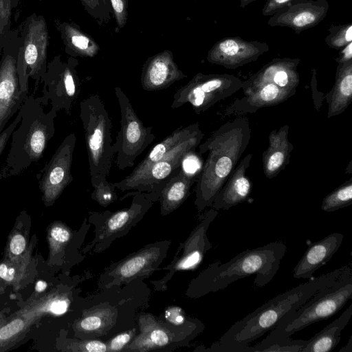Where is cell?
I'll use <instances>...</instances> for the list:
<instances>
[{"instance_id":"obj_1","label":"cell","mask_w":352,"mask_h":352,"mask_svg":"<svg viewBox=\"0 0 352 352\" xmlns=\"http://www.w3.org/2000/svg\"><path fill=\"white\" fill-rule=\"evenodd\" d=\"M350 271H352L351 263L318 277H311L308 281L274 297L234 322L217 342L202 350L251 352L250 344L252 342L273 329L286 315L300 307L318 290Z\"/></svg>"},{"instance_id":"obj_2","label":"cell","mask_w":352,"mask_h":352,"mask_svg":"<svg viewBox=\"0 0 352 352\" xmlns=\"http://www.w3.org/2000/svg\"><path fill=\"white\" fill-rule=\"evenodd\" d=\"M250 138L249 120L239 117L222 124L204 143L199 144V153L208 152V155L196 182L195 205L199 212L212 206L247 148Z\"/></svg>"},{"instance_id":"obj_3","label":"cell","mask_w":352,"mask_h":352,"mask_svg":"<svg viewBox=\"0 0 352 352\" xmlns=\"http://www.w3.org/2000/svg\"><path fill=\"white\" fill-rule=\"evenodd\" d=\"M286 251L285 243L276 241L246 250L225 263L217 261L195 280L194 294L200 296L223 289L231 283L251 275L256 276L254 285L263 287L276 276Z\"/></svg>"},{"instance_id":"obj_4","label":"cell","mask_w":352,"mask_h":352,"mask_svg":"<svg viewBox=\"0 0 352 352\" xmlns=\"http://www.w3.org/2000/svg\"><path fill=\"white\" fill-rule=\"evenodd\" d=\"M21 119L12 131L10 147L0 170V181L19 175L43 156L55 134L57 112L45 111L38 98L28 96L21 109Z\"/></svg>"},{"instance_id":"obj_5","label":"cell","mask_w":352,"mask_h":352,"mask_svg":"<svg viewBox=\"0 0 352 352\" xmlns=\"http://www.w3.org/2000/svg\"><path fill=\"white\" fill-rule=\"evenodd\" d=\"M352 297V271L318 290L304 304L286 315L260 342L265 344L287 340L294 333L340 311Z\"/></svg>"},{"instance_id":"obj_6","label":"cell","mask_w":352,"mask_h":352,"mask_svg":"<svg viewBox=\"0 0 352 352\" xmlns=\"http://www.w3.org/2000/svg\"><path fill=\"white\" fill-rule=\"evenodd\" d=\"M92 187L107 179L115 155L112 144V122L98 94H91L80 102Z\"/></svg>"},{"instance_id":"obj_7","label":"cell","mask_w":352,"mask_h":352,"mask_svg":"<svg viewBox=\"0 0 352 352\" xmlns=\"http://www.w3.org/2000/svg\"><path fill=\"white\" fill-rule=\"evenodd\" d=\"M19 32L21 43L16 69L21 90L28 95L29 78L38 86L47 70L50 35L45 18L36 13L30 14L21 25Z\"/></svg>"},{"instance_id":"obj_8","label":"cell","mask_w":352,"mask_h":352,"mask_svg":"<svg viewBox=\"0 0 352 352\" xmlns=\"http://www.w3.org/2000/svg\"><path fill=\"white\" fill-rule=\"evenodd\" d=\"M242 82L232 74L199 72L177 90L170 107L177 109L188 103L195 113L200 114L220 100L239 91Z\"/></svg>"},{"instance_id":"obj_9","label":"cell","mask_w":352,"mask_h":352,"mask_svg":"<svg viewBox=\"0 0 352 352\" xmlns=\"http://www.w3.org/2000/svg\"><path fill=\"white\" fill-rule=\"evenodd\" d=\"M115 94L120 109V130L113 144L116 166L120 170L133 166L135 159L154 141L151 126H145L137 116L129 98L117 86Z\"/></svg>"},{"instance_id":"obj_10","label":"cell","mask_w":352,"mask_h":352,"mask_svg":"<svg viewBox=\"0 0 352 352\" xmlns=\"http://www.w3.org/2000/svg\"><path fill=\"white\" fill-rule=\"evenodd\" d=\"M78 60L69 56L66 60L60 55L55 56L47 63L43 83L41 98L44 105L50 104L56 112L63 110L70 115L73 104L80 93V83L76 67Z\"/></svg>"},{"instance_id":"obj_11","label":"cell","mask_w":352,"mask_h":352,"mask_svg":"<svg viewBox=\"0 0 352 352\" xmlns=\"http://www.w3.org/2000/svg\"><path fill=\"white\" fill-rule=\"evenodd\" d=\"M21 39L19 28L6 36L0 58V135L28 96L20 88L16 69Z\"/></svg>"},{"instance_id":"obj_12","label":"cell","mask_w":352,"mask_h":352,"mask_svg":"<svg viewBox=\"0 0 352 352\" xmlns=\"http://www.w3.org/2000/svg\"><path fill=\"white\" fill-rule=\"evenodd\" d=\"M170 241L151 243L112 264L101 276L102 286L127 283L149 276L166 255Z\"/></svg>"},{"instance_id":"obj_13","label":"cell","mask_w":352,"mask_h":352,"mask_svg":"<svg viewBox=\"0 0 352 352\" xmlns=\"http://www.w3.org/2000/svg\"><path fill=\"white\" fill-rule=\"evenodd\" d=\"M204 136L202 131L183 141L160 161L153 164L142 175L132 182L121 186L118 190H133L139 192H155L159 196L166 182L182 166L185 157L195 151Z\"/></svg>"},{"instance_id":"obj_14","label":"cell","mask_w":352,"mask_h":352,"mask_svg":"<svg viewBox=\"0 0 352 352\" xmlns=\"http://www.w3.org/2000/svg\"><path fill=\"white\" fill-rule=\"evenodd\" d=\"M131 195L133 199L129 208L104 214L107 218L91 245V247L95 245L94 251L103 250L115 239L124 235L132 226L140 221L153 202L158 201V196L155 192L139 191L129 192L121 199Z\"/></svg>"},{"instance_id":"obj_15","label":"cell","mask_w":352,"mask_h":352,"mask_svg":"<svg viewBox=\"0 0 352 352\" xmlns=\"http://www.w3.org/2000/svg\"><path fill=\"white\" fill-rule=\"evenodd\" d=\"M76 142L74 133L67 135L41 170L39 188L47 205L52 204L74 179L71 168Z\"/></svg>"},{"instance_id":"obj_16","label":"cell","mask_w":352,"mask_h":352,"mask_svg":"<svg viewBox=\"0 0 352 352\" xmlns=\"http://www.w3.org/2000/svg\"><path fill=\"white\" fill-rule=\"evenodd\" d=\"M217 214V210L212 208L200 217L199 223L184 243L183 252L167 267L169 272L166 276L153 283L157 289H165L166 283L176 272L193 270L200 265L206 252L212 248L206 232Z\"/></svg>"},{"instance_id":"obj_17","label":"cell","mask_w":352,"mask_h":352,"mask_svg":"<svg viewBox=\"0 0 352 352\" xmlns=\"http://www.w3.org/2000/svg\"><path fill=\"white\" fill-rule=\"evenodd\" d=\"M269 50L270 47L266 43L245 41L239 36L226 37L213 45L206 59L211 64L234 69L256 61Z\"/></svg>"},{"instance_id":"obj_18","label":"cell","mask_w":352,"mask_h":352,"mask_svg":"<svg viewBox=\"0 0 352 352\" xmlns=\"http://www.w3.org/2000/svg\"><path fill=\"white\" fill-rule=\"evenodd\" d=\"M329 8L327 0H298L273 14L267 24L270 27L289 28L299 34L319 24L325 18Z\"/></svg>"},{"instance_id":"obj_19","label":"cell","mask_w":352,"mask_h":352,"mask_svg":"<svg viewBox=\"0 0 352 352\" xmlns=\"http://www.w3.org/2000/svg\"><path fill=\"white\" fill-rule=\"evenodd\" d=\"M300 62V58H274L248 80L242 82L243 93L245 94L265 83H273L281 88L296 91L300 82L297 71Z\"/></svg>"},{"instance_id":"obj_20","label":"cell","mask_w":352,"mask_h":352,"mask_svg":"<svg viewBox=\"0 0 352 352\" xmlns=\"http://www.w3.org/2000/svg\"><path fill=\"white\" fill-rule=\"evenodd\" d=\"M187 76L178 67L173 52L164 50L148 57L143 64L141 86L145 91H158L168 88Z\"/></svg>"},{"instance_id":"obj_21","label":"cell","mask_w":352,"mask_h":352,"mask_svg":"<svg viewBox=\"0 0 352 352\" xmlns=\"http://www.w3.org/2000/svg\"><path fill=\"white\" fill-rule=\"evenodd\" d=\"M296 91L279 87L273 83L261 85L236 99L223 112L226 116L254 113L263 107L277 105L286 101Z\"/></svg>"},{"instance_id":"obj_22","label":"cell","mask_w":352,"mask_h":352,"mask_svg":"<svg viewBox=\"0 0 352 352\" xmlns=\"http://www.w3.org/2000/svg\"><path fill=\"white\" fill-rule=\"evenodd\" d=\"M252 158V154L249 153L236 166L215 197L212 208L228 210L248 199L252 185L246 173Z\"/></svg>"},{"instance_id":"obj_23","label":"cell","mask_w":352,"mask_h":352,"mask_svg":"<svg viewBox=\"0 0 352 352\" xmlns=\"http://www.w3.org/2000/svg\"><path fill=\"white\" fill-rule=\"evenodd\" d=\"M344 235L333 232L309 246L293 271V277L309 279L326 265L340 248Z\"/></svg>"},{"instance_id":"obj_24","label":"cell","mask_w":352,"mask_h":352,"mask_svg":"<svg viewBox=\"0 0 352 352\" xmlns=\"http://www.w3.org/2000/svg\"><path fill=\"white\" fill-rule=\"evenodd\" d=\"M200 131L201 130L198 123L177 128L163 140L155 145L129 175L118 182L113 183L114 186L118 190L121 186L135 179L153 164L160 161L172 148Z\"/></svg>"},{"instance_id":"obj_25","label":"cell","mask_w":352,"mask_h":352,"mask_svg":"<svg viewBox=\"0 0 352 352\" xmlns=\"http://www.w3.org/2000/svg\"><path fill=\"white\" fill-rule=\"evenodd\" d=\"M289 129L285 124L269 134V145L263 153V169L267 179L275 177L290 162L294 146L288 139Z\"/></svg>"},{"instance_id":"obj_26","label":"cell","mask_w":352,"mask_h":352,"mask_svg":"<svg viewBox=\"0 0 352 352\" xmlns=\"http://www.w3.org/2000/svg\"><path fill=\"white\" fill-rule=\"evenodd\" d=\"M140 333L122 351H149L167 346L173 341V334L166 325L151 314L140 316Z\"/></svg>"},{"instance_id":"obj_27","label":"cell","mask_w":352,"mask_h":352,"mask_svg":"<svg viewBox=\"0 0 352 352\" xmlns=\"http://www.w3.org/2000/svg\"><path fill=\"white\" fill-rule=\"evenodd\" d=\"M198 173L187 170L182 166L162 187L158 201L163 216L178 208L190 195L192 186L197 182Z\"/></svg>"},{"instance_id":"obj_28","label":"cell","mask_w":352,"mask_h":352,"mask_svg":"<svg viewBox=\"0 0 352 352\" xmlns=\"http://www.w3.org/2000/svg\"><path fill=\"white\" fill-rule=\"evenodd\" d=\"M54 24L65 46V52L69 56L93 58L98 54V43L76 23L56 19Z\"/></svg>"},{"instance_id":"obj_29","label":"cell","mask_w":352,"mask_h":352,"mask_svg":"<svg viewBox=\"0 0 352 352\" xmlns=\"http://www.w3.org/2000/svg\"><path fill=\"white\" fill-rule=\"evenodd\" d=\"M328 104L327 118L342 113L352 101V60L338 63L335 82L325 94Z\"/></svg>"},{"instance_id":"obj_30","label":"cell","mask_w":352,"mask_h":352,"mask_svg":"<svg viewBox=\"0 0 352 352\" xmlns=\"http://www.w3.org/2000/svg\"><path fill=\"white\" fill-rule=\"evenodd\" d=\"M352 314V305L322 330L307 340L302 352H330L338 344L341 332L347 325Z\"/></svg>"},{"instance_id":"obj_31","label":"cell","mask_w":352,"mask_h":352,"mask_svg":"<svg viewBox=\"0 0 352 352\" xmlns=\"http://www.w3.org/2000/svg\"><path fill=\"white\" fill-rule=\"evenodd\" d=\"M116 313L108 307L94 308L86 311L77 326L80 331L89 336L106 333L113 325Z\"/></svg>"},{"instance_id":"obj_32","label":"cell","mask_w":352,"mask_h":352,"mask_svg":"<svg viewBox=\"0 0 352 352\" xmlns=\"http://www.w3.org/2000/svg\"><path fill=\"white\" fill-rule=\"evenodd\" d=\"M352 204V178L326 195L321 205L324 212H333Z\"/></svg>"},{"instance_id":"obj_33","label":"cell","mask_w":352,"mask_h":352,"mask_svg":"<svg viewBox=\"0 0 352 352\" xmlns=\"http://www.w3.org/2000/svg\"><path fill=\"white\" fill-rule=\"evenodd\" d=\"M329 34L324 38L327 45L335 50H341L352 42V24L351 23L331 25L328 28Z\"/></svg>"},{"instance_id":"obj_34","label":"cell","mask_w":352,"mask_h":352,"mask_svg":"<svg viewBox=\"0 0 352 352\" xmlns=\"http://www.w3.org/2000/svg\"><path fill=\"white\" fill-rule=\"evenodd\" d=\"M307 340H292L274 342L265 344L251 346L252 352H302Z\"/></svg>"},{"instance_id":"obj_35","label":"cell","mask_w":352,"mask_h":352,"mask_svg":"<svg viewBox=\"0 0 352 352\" xmlns=\"http://www.w3.org/2000/svg\"><path fill=\"white\" fill-rule=\"evenodd\" d=\"M116 187L105 179L94 187L91 197L100 206L106 207L118 199Z\"/></svg>"},{"instance_id":"obj_36","label":"cell","mask_w":352,"mask_h":352,"mask_svg":"<svg viewBox=\"0 0 352 352\" xmlns=\"http://www.w3.org/2000/svg\"><path fill=\"white\" fill-rule=\"evenodd\" d=\"M85 11L102 25L108 23L111 13L100 0H80Z\"/></svg>"},{"instance_id":"obj_37","label":"cell","mask_w":352,"mask_h":352,"mask_svg":"<svg viewBox=\"0 0 352 352\" xmlns=\"http://www.w3.org/2000/svg\"><path fill=\"white\" fill-rule=\"evenodd\" d=\"M16 6L13 0H0V36H3L11 30L12 8Z\"/></svg>"},{"instance_id":"obj_38","label":"cell","mask_w":352,"mask_h":352,"mask_svg":"<svg viewBox=\"0 0 352 352\" xmlns=\"http://www.w3.org/2000/svg\"><path fill=\"white\" fill-rule=\"evenodd\" d=\"M50 235L52 248L55 250H60L69 242L72 236L69 229L60 225L52 227Z\"/></svg>"},{"instance_id":"obj_39","label":"cell","mask_w":352,"mask_h":352,"mask_svg":"<svg viewBox=\"0 0 352 352\" xmlns=\"http://www.w3.org/2000/svg\"><path fill=\"white\" fill-rule=\"evenodd\" d=\"M117 28H124L127 22L129 1L128 0H109Z\"/></svg>"},{"instance_id":"obj_40","label":"cell","mask_w":352,"mask_h":352,"mask_svg":"<svg viewBox=\"0 0 352 352\" xmlns=\"http://www.w3.org/2000/svg\"><path fill=\"white\" fill-rule=\"evenodd\" d=\"M136 329L120 333L113 337L107 344V351H122L135 336Z\"/></svg>"},{"instance_id":"obj_41","label":"cell","mask_w":352,"mask_h":352,"mask_svg":"<svg viewBox=\"0 0 352 352\" xmlns=\"http://www.w3.org/2000/svg\"><path fill=\"white\" fill-rule=\"evenodd\" d=\"M164 317L168 322L175 326L182 325L186 320L184 311L181 307L177 306L167 307Z\"/></svg>"},{"instance_id":"obj_42","label":"cell","mask_w":352,"mask_h":352,"mask_svg":"<svg viewBox=\"0 0 352 352\" xmlns=\"http://www.w3.org/2000/svg\"><path fill=\"white\" fill-rule=\"evenodd\" d=\"M24 322L21 319H15L0 329V339L7 340L23 330Z\"/></svg>"},{"instance_id":"obj_43","label":"cell","mask_w":352,"mask_h":352,"mask_svg":"<svg viewBox=\"0 0 352 352\" xmlns=\"http://www.w3.org/2000/svg\"><path fill=\"white\" fill-rule=\"evenodd\" d=\"M298 0H267L262 8L265 16H272L289 3Z\"/></svg>"},{"instance_id":"obj_44","label":"cell","mask_w":352,"mask_h":352,"mask_svg":"<svg viewBox=\"0 0 352 352\" xmlns=\"http://www.w3.org/2000/svg\"><path fill=\"white\" fill-rule=\"evenodd\" d=\"M21 119L20 110L17 112L15 118L9 124L0 135V157L5 149L11 134Z\"/></svg>"},{"instance_id":"obj_45","label":"cell","mask_w":352,"mask_h":352,"mask_svg":"<svg viewBox=\"0 0 352 352\" xmlns=\"http://www.w3.org/2000/svg\"><path fill=\"white\" fill-rule=\"evenodd\" d=\"M26 241L24 236L20 234H15L10 242V250L14 255L21 254L25 250Z\"/></svg>"},{"instance_id":"obj_46","label":"cell","mask_w":352,"mask_h":352,"mask_svg":"<svg viewBox=\"0 0 352 352\" xmlns=\"http://www.w3.org/2000/svg\"><path fill=\"white\" fill-rule=\"evenodd\" d=\"M69 306L68 301L65 299H58L53 301L50 307L49 310L51 313L56 315L63 314L67 311Z\"/></svg>"},{"instance_id":"obj_47","label":"cell","mask_w":352,"mask_h":352,"mask_svg":"<svg viewBox=\"0 0 352 352\" xmlns=\"http://www.w3.org/2000/svg\"><path fill=\"white\" fill-rule=\"evenodd\" d=\"M352 60V42L340 50L339 56L336 59L338 63H342Z\"/></svg>"},{"instance_id":"obj_48","label":"cell","mask_w":352,"mask_h":352,"mask_svg":"<svg viewBox=\"0 0 352 352\" xmlns=\"http://www.w3.org/2000/svg\"><path fill=\"white\" fill-rule=\"evenodd\" d=\"M0 278L6 281H12L14 278V270L8 267L6 263L0 264Z\"/></svg>"},{"instance_id":"obj_49","label":"cell","mask_w":352,"mask_h":352,"mask_svg":"<svg viewBox=\"0 0 352 352\" xmlns=\"http://www.w3.org/2000/svg\"><path fill=\"white\" fill-rule=\"evenodd\" d=\"M47 286V285L46 282H45L43 280H38L36 283L35 290L39 293L42 292L46 289Z\"/></svg>"},{"instance_id":"obj_50","label":"cell","mask_w":352,"mask_h":352,"mask_svg":"<svg viewBox=\"0 0 352 352\" xmlns=\"http://www.w3.org/2000/svg\"><path fill=\"white\" fill-rule=\"evenodd\" d=\"M339 352H352V336L349 338L347 344L344 346Z\"/></svg>"},{"instance_id":"obj_51","label":"cell","mask_w":352,"mask_h":352,"mask_svg":"<svg viewBox=\"0 0 352 352\" xmlns=\"http://www.w3.org/2000/svg\"><path fill=\"white\" fill-rule=\"evenodd\" d=\"M257 0H240V7L241 8H244L248 5H249L250 3L253 1H256Z\"/></svg>"},{"instance_id":"obj_52","label":"cell","mask_w":352,"mask_h":352,"mask_svg":"<svg viewBox=\"0 0 352 352\" xmlns=\"http://www.w3.org/2000/svg\"><path fill=\"white\" fill-rule=\"evenodd\" d=\"M102 3L104 4V6L107 8V9L108 10V11L112 14V9H111V3H110V1L109 0H100Z\"/></svg>"},{"instance_id":"obj_53","label":"cell","mask_w":352,"mask_h":352,"mask_svg":"<svg viewBox=\"0 0 352 352\" xmlns=\"http://www.w3.org/2000/svg\"><path fill=\"white\" fill-rule=\"evenodd\" d=\"M6 36V35H5L3 36H0V56H1V52H2V49H3V45H4V41H5Z\"/></svg>"}]
</instances>
